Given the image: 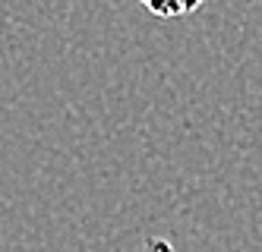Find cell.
<instances>
[{
    "instance_id": "obj_1",
    "label": "cell",
    "mask_w": 262,
    "mask_h": 252,
    "mask_svg": "<svg viewBox=\"0 0 262 252\" xmlns=\"http://www.w3.org/2000/svg\"><path fill=\"white\" fill-rule=\"evenodd\" d=\"M139 4L158 19H180V16L196 13L205 0H139Z\"/></svg>"
}]
</instances>
